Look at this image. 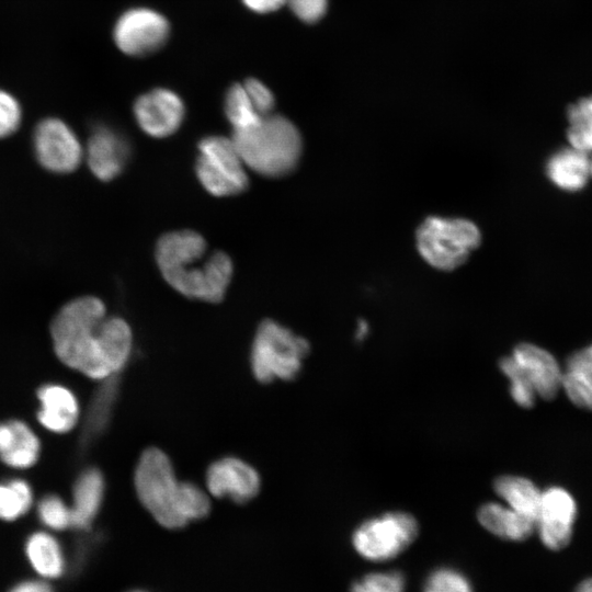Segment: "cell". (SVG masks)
<instances>
[{
  "label": "cell",
  "mask_w": 592,
  "mask_h": 592,
  "mask_svg": "<svg viewBox=\"0 0 592 592\" xmlns=\"http://www.w3.org/2000/svg\"><path fill=\"white\" fill-rule=\"evenodd\" d=\"M50 335L57 357L95 380L118 375L133 351L129 325L121 317L106 318L104 303L94 296L64 305L53 318Z\"/></svg>",
  "instance_id": "6da1fadb"
},
{
  "label": "cell",
  "mask_w": 592,
  "mask_h": 592,
  "mask_svg": "<svg viewBox=\"0 0 592 592\" xmlns=\"http://www.w3.org/2000/svg\"><path fill=\"white\" fill-rule=\"evenodd\" d=\"M134 488L140 504L161 526L178 530L202 520L210 511L207 493L192 481L180 480L170 457L148 447L134 470Z\"/></svg>",
  "instance_id": "7a4b0ae2"
},
{
  "label": "cell",
  "mask_w": 592,
  "mask_h": 592,
  "mask_svg": "<svg viewBox=\"0 0 592 592\" xmlns=\"http://www.w3.org/2000/svg\"><path fill=\"white\" fill-rule=\"evenodd\" d=\"M231 139L242 162L269 178L292 172L303 151L299 130L282 115L269 114L254 126L234 130Z\"/></svg>",
  "instance_id": "3957f363"
},
{
  "label": "cell",
  "mask_w": 592,
  "mask_h": 592,
  "mask_svg": "<svg viewBox=\"0 0 592 592\" xmlns=\"http://www.w3.org/2000/svg\"><path fill=\"white\" fill-rule=\"evenodd\" d=\"M309 353L308 341L272 319L257 328L250 349V368L254 378L269 384L298 376Z\"/></svg>",
  "instance_id": "277c9868"
},
{
  "label": "cell",
  "mask_w": 592,
  "mask_h": 592,
  "mask_svg": "<svg viewBox=\"0 0 592 592\" xmlns=\"http://www.w3.org/2000/svg\"><path fill=\"white\" fill-rule=\"evenodd\" d=\"M415 241L428 264L441 271H453L479 247L481 232L469 219L431 216L419 226Z\"/></svg>",
  "instance_id": "5b68a950"
},
{
  "label": "cell",
  "mask_w": 592,
  "mask_h": 592,
  "mask_svg": "<svg viewBox=\"0 0 592 592\" xmlns=\"http://www.w3.org/2000/svg\"><path fill=\"white\" fill-rule=\"evenodd\" d=\"M197 149L195 173L209 194L223 197L246 191L248 175L232 139L207 136L200 140Z\"/></svg>",
  "instance_id": "8992f818"
},
{
  "label": "cell",
  "mask_w": 592,
  "mask_h": 592,
  "mask_svg": "<svg viewBox=\"0 0 592 592\" xmlns=\"http://www.w3.org/2000/svg\"><path fill=\"white\" fill-rule=\"evenodd\" d=\"M417 520L401 511L387 512L363 522L353 532L352 544L360 556L386 561L401 554L418 536Z\"/></svg>",
  "instance_id": "52a82bcc"
},
{
  "label": "cell",
  "mask_w": 592,
  "mask_h": 592,
  "mask_svg": "<svg viewBox=\"0 0 592 592\" xmlns=\"http://www.w3.org/2000/svg\"><path fill=\"white\" fill-rule=\"evenodd\" d=\"M197 262L162 273V276L173 289L187 298L219 303L225 297L234 272L230 257L215 251L202 266H196Z\"/></svg>",
  "instance_id": "ba28073f"
},
{
  "label": "cell",
  "mask_w": 592,
  "mask_h": 592,
  "mask_svg": "<svg viewBox=\"0 0 592 592\" xmlns=\"http://www.w3.org/2000/svg\"><path fill=\"white\" fill-rule=\"evenodd\" d=\"M33 149L38 163L54 173L72 172L84 158V148L76 133L56 117L44 118L36 125Z\"/></svg>",
  "instance_id": "9c48e42d"
},
{
  "label": "cell",
  "mask_w": 592,
  "mask_h": 592,
  "mask_svg": "<svg viewBox=\"0 0 592 592\" xmlns=\"http://www.w3.org/2000/svg\"><path fill=\"white\" fill-rule=\"evenodd\" d=\"M169 33V22L162 14L148 8H134L117 19L113 38L122 53L144 57L160 49Z\"/></svg>",
  "instance_id": "30bf717a"
},
{
  "label": "cell",
  "mask_w": 592,
  "mask_h": 592,
  "mask_svg": "<svg viewBox=\"0 0 592 592\" xmlns=\"http://www.w3.org/2000/svg\"><path fill=\"white\" fill-rule=\"evenodd\" d=\"M205 481L212 496L238 504L253 500L261 490L258 470L237 456H224L214 460L207 467Z\"/></svg>",
  "instance_id": "8fae6325"
},
{
  "label": "cell",
  "mask_w": 592,
  "mask_h": 592,
  "mask_svg": "<svg viewBox=\"0 0 592 592\" xmlns=\"http://www.w3.org/2000/svg\"><path fill=\"white\" fill-rule=\"evenodd\" d=\"M577 504L572 496L560 487L542 492L535 530L542 543L551 550L566 547L572 536Z\"/></svg>",
  "instance_id": "7c38bea8"
},
{
  "label": "cell",
  "mask_w": 592,
  "mask_h": 592,
  "mask_svg": "<svg viewBox=\"0 0 592 592\" xmlns=\"http://www.w3.org/2000/svg\"><path fill=\"white\" fill-rule=\"evenodd\" d=\"M133 112L144 133L153 138H164L181 126L185 106L174 91L156 88L137 98Z\"/></svg>",
  "instance_id": "4fadbf2b"
},
{
  "label": "cell",
  "mask_w": 592,
  "mask_h": 592,
  "mask_svg": "<svg viewBox=\"0 0 592 592\" xmlns=\"http://www.w3.org/2000/svg\"><path fill=\"white\" fill-rule=\"evenodd\" d=\"M84 156L95 178L111 181L125 168L130 157V146L121 133L101 125L90 135Z\"/></svg>",
  "instance_id": "5bb4252c"
},
{
  "label": "cell",
  "mask_w": 592,
  "mask_h": 592,
  "mask_svg": "<svg viewBox=\"0 0 592 592\" xmlns=\"http://www.w3.org/2000/svg\"><path fill=\"white\" fill-rule=\"evenodd\" d=\"M511 356L534 387L537 397L553 399L561 388L562 371L556 358L546 350L532 343H520Z\"/></svg>",
  "instance_id": "9a60e30c"
},
{
  "label": "cell",
  "mask_w": 592,
  "mask_h": 592,
  "mask_svg": "<svg viewBox=\"0 0 592 592\" xmlns=\"http://www.w3.org/2000/svg\"><path fill=\"white\" fill-rule=\"evenodd\" d=\"M36 397L39 408L38 422L54 433L71 431L79 420V402L75 394L66 386L55 383L42 385Z\"/></svg>",
  "instance_id": "2e32d148"
},
{
  "label": "cell",
  "mask_w": 592,
  "mask_h": 592,
  "mask_svg": "<svg viewBox=\"0 0 592 592\" xmlns=\"http://www.w3.org/2000/svg\"><path fill=\"white\" fill-rule=\"evenodd\" d=\"M105 494L104 476L96 467L86 468L76 479L70 505L71 528L88 531L96 517Z\"/></svg>",
  "instance_id": "e0dca14e"
},
{
  "label": "cell",
  "mask_w": 592,
  "mask_h": 592,
  "mask_svg": "<svg viewBox=\"0 0 592 592\" xmlns=\"http://www.w3.org/2000/svg\"><path fill=\"white\" fill-rule=\"evenodd\" d=\"M206 241L196 231L183 229L161 236L156 246V260L162 273L200 261L206 253Z\"/></svg>",
  "instance_id": "ac0fdd59"
},
{
  "label": "cell",
  "mask_w": 592,
  "mask_h": 592,
  "mask_svg": "<svg viewBox=\"0 0 592 592\" xmlns=\"http://www.w3.org/2000/svg\"><path fill=\"white\" fill-rule=\"evenodd\" d=\"M41 454V443L35 432L23 421L12 419L0 422V460L24 469L33 466Z\"/></svg>",
  "instance_id": "d6986e66"
},
{
  "label": "cell",
  "mask_w": 592,
  "mask_h": 592,
  "mask_svg": "<svg viewBox=\"0 0 592 592\" xmlns=\"http://www.w3.org/2000/svg\"><path fill=\"white\" fill-rule=\"evenodd\" d=\"M545 172L549 181L565 192L581 191L591 178L589 153L567 146L556 150L546 161Z\"/></svg>",
  "instance_id": "ffe728a7"
},
{
  "label": "cell",
  "mask_w": 592,
  "mask_h": 592,
  "mask_svg": "<svg viewBox=\"0 0 592 592\" xmlns=\"http://www.w3.org/2000/svg\"><path fill=\"white\" fill-rule=\"evenodd\" d=\"M24 553L39 579L60 578L67 568L65 553L58 539L48 532L37 531L27 536Z\"/></svg>",
  "instance_id": "44dd1931"
},
{
  "label": "cell",
  "mask_w": 592,
  "mask_h": 592,
  "mask_svg": "<svg viewBox=\"0 0 592 592\" xmlns=\"http://www.w3.org/2000/svg\"><path fill=\"white\" fill-rule=\"evenodd\" d=\"M480 525L491 534L508 540H524L535 530V521L497 502L483 503L477 511Z\"/></svg>",
  "instance_id": "7402d4cb"
},
{
  "label": "cell",
  "mask_w": 592,
  "mask_h": 592,
  "mask_svg": "<svg viewBox=\"0 0 592 592\" xmlns=\"http://www.w3.org/2000/svg\"><path fill=\"white\" fill-rule=\"evenodd\" d=\"M119 390L118 375L102 380L94 392L82 426L80 447L87 448L107 428Z\"/></svg>",
  "instance_id": "603a6c76"
},
{
  "label": "cell",
  "mask_w": 592,
  "mask_h": 592,
  "mask_svg": "<svg viewBox=\"0 0 592 592\" xmlns=\"http://www.w3.org/2000/svg\"><path fill=\"white\" fill-rule=\"evenodd\" d=\"M493 490L509 508L536 522L542 491L533 481L521 476H499Z\"/></svg>",
  "instance_id": "cb8c5ba5"
},
{
  "label": "cell",
  "mask_w": 592,
  "mask_h": 592,
  "mask_svg": "<svg viewBox=\"0 0 592 592\" xmlns=\"http://www.w3.org/2000/svg\"><path fill=\"white\" fill-rule=\"evenodd\" d=\"M566 116L569 146L592 153V94L570 104Z\"/></svg>",
  "instance_id": "d4e9b609"
},
{
  "label": "cell",
  "mask_w": 592,
  "mask_h": 592,
  "mask_svg": "<svg viewBox=\"0 0 592 592\" xmlns=\"http://www.w3.org/2000/svg\"><path fill=\"white\" fill-rule=\"evenodd\" d=\"M33 504L30 483L20 478L0 482V520L11 522L22 517Z\"/></svg>",
  "instance_id": "484cf974"
},
{
  "label": "cell",
  "mask_w": 592,
  "mask_h": 592,
  "mask_svg": "<svg viewBox=\"0 0 592 592\" xmlns=\"http://www.w3.org/2000/svg\"><path fill=\"white\" fill-rule=\"evenodd\" d=\"M224 111L227 119L232 125L234 130L254 126L262 117H264L257 112L241 83H235L227 90L224 101Z\"/></svg>",
  "instance_id": "4316f807"
},
{
  "label": "cell",
  "mask_w": 592,
  "mask_h": 592,
  "mask_svg": "<svg viewBox=\"0 0 592 592\" xmlns=\"http://www.w3.org/2000/svg\"><path fill=\"white\" fill-rule=\"evenodd\" d=\"M500 371L510 380V395L522 408H531L536 400V391L514 358L509 355L499 362Z\"/></svg>",
  "instance_id": "83f0119b"
},
{
  "label": "cell",
  "mask_w": 592,
  "mask_h": 592,
  "mask_svg": "<svg viewBox=\"0 0 592 592\" xmlns=\"http://www.w3.org/2000/svg\"><path fill=\"white\" fill-rule=\"evenodd\" d=\"M561 387L573 405L592 411V375L566 368L562 372Z\"/></svg>",
  "instance_id": "f1b7e54d"
},
{
  "label": "cell",
  "mask_w": 592,
  "mask_h": 592,
  "mask_svg": "<svg viewBox=\"0 0 592 592\" xmlns=\"http://www.w3.org/2000/svg\"><path fill=\"white\" fill-rule=\"evenodd\" d=\"M37 516L41 523L52 531L71 527L70 506L56 494H47L39 500Z\"/></svg>",
  "instance_id": "f546056e"
},
{
  "label": "cell",
  "mask_w": 592,
  "mask_h": 592,
  "mask_svg": "<svg viewBox=\"0 0 592 592\" xmlns=\"http://www.w3.org/2000/svg\"><path fill=\"white\" fill-rule=\"evenodd\" d=\"M423 592H473L468 579L452 568H439L430 573Z\"/></svg>",
  "instance_id": "4dcf8cb0"
},
{
  "label": "cell",
  "mask_w": 592,
  "mask_h": 592,
  "mask_svg": "<svg viewBox=\"0 0 592 592\" xmlns=\"http://www.w3.org/2000/svg\"><path fill=\"white\" fill-rule=\"evenodd\" d=\"M405 578L398 571L374 572L353 583L351 592H403Z\"/></svg>",
  "instance_id": "1f68e13d"
},
{
  "label": "cell",
  "mask_w": 592,
  "mask_h": 592,
  "mask_svg": "<svg viewBox=\"0 0 592 592\" xmlns=\"http://www.w3.org/2000/svg\"><path fill=\"white\" fill-rule=\"evenodd\" d=\"M22 121V109L14 95L0 89V139L15 133Z\"/></svg>",
  "instance_id": "d6a6232c"
},
{
  "label": "cell",
  "mask_w": 592,
  "mask_h": 592,
  "mask_svg": "<svg viewBox=\"0 0 592 592\" xmlns=\"http://www.w3.org/2000/svg\"><path fill=\"white\" fill-rule=\"evenodd\" d=\"M242 84L257 112L261 116L271 114L274 107V95L272 91L263 82L255 78H249Z\"/></svg>",
  "instance_id": "836d02e7"
},
{
  "label": "cell",
  "mask_w": 592,
  "mask_h": 592,
  "mask_svg": "<svg viewBox=\"0 0 592 592\" xmlns=\"http://www.w3.org/2000/svg\"><path fill=\"white\" fill-rule=\"evenodd\" d=\"M293 13L305 23H315L326 13L328 0H286Z\"/></svg>",
  "instance_id": "e575fe53"
},
{
  "label": "cell",
  "mask_w": 592,
  "mask_h": 592,
  "mask_svg": "<svg viewBox=\"0 0 592 592\" xmlns=\"http://www.w3.org/2000/svg\"><path fill=\"white\" fill-rule=\"evenodd\" d=\"M567 368L579 369L592 375V344L571 354L567 360Z\"/></svg>",
  "instance_id": "d590c367"
},
{
  "label": "cell",
  "mask_w": 592,
  "mask_h": 592,
  "mask_svg": "<svg viewBox=\"0 0 592 592\" xmlns=\"http://www.w3.org/2000/svg\"><path fill=\"white\" fill-rule=\"evenodd\" d=\"M9 592H54L48 581L43 579L24 580L13 585Z\"/></svg>",
  "instance_id": "8d00e7d4"
},
{
  "label": "cell",
  "mask_w": 592,
  "mask_h": 592,
  "mask_svg": "<svg viewBox=\"0 0 592 592\" xmlns=\"http://www.w3.org/2000/svg\"><path fill=\"white\" fill-rule=\"evenodd\" d=\"M242 2L257 13H270L284 5L286 0H242Z\"/></svg>",
  "instance_id": "74e56055"
},
{
  "label": "cell",
  "mask_w": 592,
  "mask_h": 592,
  "mask_svg": "<svg viewBox=\"0 0 592 592\" xmlns=\"http://www.w3.org/2000/svg\"><path fill=\"white\" fill-rule=\"evenodd\" d=\"M368 333V327L367 323L361 320L357 326L356 330V339L358 341H362Z\"/></svg>",
  "instance_id": "f35d334b"
},
{
  "label": "cell",
  "mask_w": 592,
  "mask_h": 592,
  "mask_svg": "<svg viewBox=\"0 0 592 592\" xmlns=\"http://www.w3.org/2000/svg\"><path fill=\"white\" fill-rule=\"evenodd\" d=\"M574 592H592V578L583 580Z\"/></svg>",
  "instance_id": "ab89813d"
},
{
  "label": "cell",
  "mask_w": 592,
  "mask_h": 592,
  "mask_svg": "<svg viewBox=\"0 0 592 592\" xmlns=\"http://www.w3.org/2000/svg\"><path fill=\"white\" fill-rule=\"evenodd\" d=\"M129 592H147V591H144V590H133V591H129Z\"/></svg>",
  "instance_id": "60d3db41"
},
{
  "label": "cell",
  "mask_w": 592,
  "mask_h": 592,
  "mask_svg": "<svg viewBox=\"0 0 592 592\" xmlns=\"http://www.w3.org/2000/svg\"><path fill=\"white\" fill-rule=\"evenodd\" d=\"M591 178H592V158H591Z\"/></svg>",
  "instance_id": "b9f144b4"
}]
</instances>
